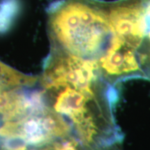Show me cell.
I'll list each match as a JSON object with an SVG mask.
<instances>
[{
  "instance_id": "obj_4",
  "label": "cell",
  "mask_w": 150,
  "mask_h": 150,
  "mask_svg": "<svg viewBox=\"0 0 150 150\" xmlns=\"http://www.w3.org/2000/svg\"><path fill=\"white\" fill-rule=\"evenodd\" d=\"M47 150H121V149H110L87 145L74 137L68 136L52 140L47 147Z\"/></svg>"
},
{
  "instance_id": "obj_2",
  "label": "cell",
  "mask_w": 150,
  "mask_h": 150,
  "mask_svg": "<svg viewBox=\"0 0 150 150\" xmlns=\"http://www.w3.org/2000/svg\"><path fill=\"white\" fill-rule=\"evenodd\" d=\"M107 14L115 38L136 59L141 79L150 81V0H111Z\"/></svg>"
},
{
  "instance_id": "obj_3",
  "label": "cell",
  "mask_w": 150,
  "mask_h": 150,
  "mask_svg": "<svg viewBox=\"0 0 150 150\" xmlns=\"http://www.w3.org/2000/svg\"><path fill=\"white\" fill-rule=\"evenodd\" d=\"M38 77L18 72L0 61V88L2 89L14 88L20 86H33Z\"/></svg>"
},
{
  "instance_id": "obj_1",
  "label": "cell",
  "mask_w": 150,
  "mask_h": 150,
  "mask_svg": "<svg viewBox=\"0 0 150 150\" xmlns=\"http://www.w3.org/2000/svg\"><path fill=\"white\" fill-rule=\"evenodd\" d=\"M54 47L97 63L110 47L104 0H58L47 11Z\"/></svg>"
}]
</instances>
